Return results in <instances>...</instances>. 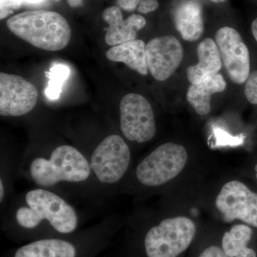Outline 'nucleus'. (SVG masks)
Instances as JSON below:
<instances>
[{
  "instance_id": "obj_25",
  "label": "nucleus",
  "mask_w": 257,
  "mask_h": 257,
  "mask_svg": "<svg viewBox=\"0 0 257 257\" xmlns=\"http://www.w3.org/2000/svg\"><path fill=\"white\" fill-rule=\"evenodd\" d=\"M251 32H252L253 37L257 42V18L253 20L252 24H251Z\"/></svg>"
},
{
  "instance_id": "obj_26",
  "label": "nucleus",
  "mask_w": 257,
  "mask_h": 257,
  "mask_svg": "<svg viewBox=\"0 0 257 257\" xmlns=\"http://www.w3.org/2000/svg\"><path fill=\"white\" fill-rule=\"evenodd\" d=\"M5 197V187L4 182H3V179H0V201L3 202Z\"/></svg>"
},
{
  "instance_id": "obj_24",
  "label": "nucleus",
  "mask_w": 257,
  "mask_h": 257,
  "mask_svg": "<svg viewBox=\"0 0 257 257\" xmlns=\"http://www.w3.org/2000/svg\"><path fill=\"white\" fill-rule=\"evenodd\" d=\"M67 3L71 8H77L82 4V0H67Z\"/></svg>"
},
{
  "instance_id": "obj_21",
  "label": "nucleus",
  "mask_w": 257,
  "mask_h": 257,
  "mask_svg": "<svg viewBox=\"0 0 257 257\" xmlns=\"http://www.w3.org/2000/svg\"><path fill=\"white\" fill-rule=\"evenodd\" d=\"M244 94L251 104L257 105V71L250 72L245 82Z\"/></svg>"
},
{
  "instance_id": "obj_1",
  "label": "nucleus",
  "mask_w": 257,
  "mask_h": 257,
  "mask_svg": "<svg viewBox=\"0 0 257 257\" xmlns=\"http://www.w3.org/2000/svg\"><path fill=\"white\" fill-rule=\"evenodd\" d=\"M19 226L27 229L37 227L47 221L61 234H70L77 229V211L65 199L49 189H32L26 193L25 204L15 211Z\"/></svg>"
},
{
  "instance_id": "obj_7",
  "label": "nucleus",
  "mask_w": 257,
  "mask_h": 257,
  "mask_svg": "<svg viewBox=\"0 0 257 257\" xmlns=\"http://www.w3.org/2000/svg\"><path fill=\"white\" fill-rule=\"evenodd\" d=\"M120 128L126 140L138 143L150 141L156 135L155 114L150 103L140 94L130 93L119 106Z\"/></svg>"
},
{
  "instance_id": "obj_10",
  "label": "nucleus",
  "mask_w": 257,
  "mask_h": 257,
  "mask_svg": "<svg viewBox=\"0 0 257 257\" xmlns=\"http://www.w3.org/2000/svg\"><path fill=\"white\" fill-rule=\"evenodd\" d=\"M215 39L229 78L238 84L246 82L250 74V55L239 32L224 27L216 32Z\"/></svg>"
},
{
  "instance_id": "obj_9",
  "label": "nucleus",
  "mask_w": 257,
  "mask_h": 257,
  "mask_svg": "<svg viewBox=\"0 0 257 257\" xmlns=\"http://www.w3.org/2000/svg\"><path fill=\"white\" fill-rule=\"evenodd\" d=\"M36 87L16 74L0 73V115L20 116L28 114L36 106Z\"/></svg>"
},
{
  "instance_id": "obj_20",
  "label": "nucleus",
  "mask_w": 257,
  "mask_h": 257,
  "mask_svg": "<svg viewBox=\"0 0 257 257\" xmlns=\"http://www.w3.org/2000/svg\"><path fill=\"white\" fill-rule=\"evenodd\" d=\"M120 9L126 12L138 10L142 14H148L159 8L157 0H116Z\"/></svg>"
},
{
  "instance_id": "obj_23",
  "label": "nucleus",
  "mask_w": 257,
  "mask_h": 257,
  "mask_svg": "<svg viewBox=\"0 0 257 257\" xmlns=\"http://www.w3.org/2000/svg\"><path fill=\"white\" fill-rule=\"evenodd\" d=\"M199 257H229L225 253L224 250L219 246H211L206 248L201 253Z\"/></svg>"
},
{
  "instance_id": "obj_19",
  "label": "nucleus",
  "mask_w": 257,
  "mask_h": 257,
  "mask_svg": "<svg viewBox=\"0 0 257 257\" xmlns=\"http://www.w3.org/2000/svg\"><path fill=\"white\" fill-rule=\"evenodd\" d=\"M70 70L64 64H56L50 69L47 74L48 84L45 89V94L51 100H55L62 92L64 82L68 78Z\"/></svg>"
},
{
  "instance_id": "obj_4",
  "label": "nucleus",
  "mask_w": 257,
  "mask_h": 257,
  "mask_svg": "<svg viewBox=\"0 0 257 257\" xmlns=\"http://www.w3.org/2000/svg\"><path fill=\"white\" fill-rule=\"evenodd\" d=\"M195 224L189 218L177 216L161 221L147 232V257H177L185 251L195 236Z\"/></svg>"
},
{
  "instance_id": "obj_12",
  "label": "nucleus",
  "mask_w": 257,
  "mask_h": 257,
  "mask_svg": "<svg viewBox=\"0 0 257 257\" xmlns=\"http://www.w3.org/2000/svg\"><path fill=\"white\" fill-rule=\"evenodd\" d=\"M102 18L109 25L106 29L105 42L111 47L136 40L138 32L147 23L145 18L140 15L133 14L124 20L121 10L116 6L104 10Z\"/></svg>"
},
{
  "instance_id": "obj_15",
  "label": "nucleus",
  "mask_w": 257,
  "mask_h": 257,
  "mask_svg": "<svg viewBox=\"0 0 257 257\" xmlns=\"http://www.w3.org/2000/svg\"><path fill=\"white\" fill-rule=\"evenodd\" d=\"M106 57L111 62H122L142 75L148 74L146 45L143 40H134L112 46L106 51Z\"/></svg>"
},
{
  "instance_id": "obj_5",
  "label": "nucleus",
  "mask_w": 257,
  "mask_h": 257,
  "mask_svg": "<svg viewBox=\"0 0 257 257\" xmlns=\"http://www.w3.org/2000/svg\"><path fill=\"white\" fill-rule=\"evenodd\" d=\"M188 155L182 145L167 143L160 145L138 166L136 177L147 187H158L175 179L181 173Z\"/></svg>"
},
{
  "instance_id": "obj_11",
  "label": "nucleus",
  "mask_w": 257,
  "mask_h": 257,
  "mask_svg": "<svg viewBox=\"0 0 257 257\" xmlns=\"http://www.w3.org/2000/svg\"><path fill=\"white\" fill-rule=\"evenodd\" d=\"M146 53L149 71L160 82L175 74L184 57L182 44L172 35L152 39L146 45Z\"/></svg>"
},
{
  "instance_id": "obj_14",
  "label": "nucleus",
  "mask_w": 257,
  "mask_h": 257,
  "mask_svg": "<svg viewBox=\"0 0 257 257\" xmlns=\"http://www.w3.org/2000/svg\"><path fill=\"white\" fill-rule=\"evenodd\" d=\"M176 28L186 41H197L204 31L202 8L198 0H184L174 12Z\"/></svg>"
},
{
  "instance_id": "obj_18",
  "label": "nucleus",
  "mask_w": 257,
  "mask_h": 257,
  "mask_svg": "<svg viewBox=\"0 0 257 257\" xmlns=\"http://www.w3.org/2000/svg\"><path fill=\"white\" fill-rule=\"evenodd\" d=\"M252 230L245 224L235 225L222 238V249L229 257H256V252L247 247Z\"/></svg>"
},
{
  "instance_id": "obj_16",
  "label": "nucleus",
  "mask_w": 257,
  "mask_h": 257,
  "mask_svg": "<svg viewBox=\"0 0 257 257\" xmlns=\"http://www.w3.org/2000/svg\"><path fill=\"white\" fill-rule=\"evenodd\" d=\"M226 82L221 74L198 84H192L187 91V99L198 114L207 115L211 111L213 94L224 92Z\"/></svg>"
},
{
  "instance_id": "obj_29",
  "label": "nucleus",
  "mask_w": 257,
  "mask_h": 257,
  "mask_svg": "<svg viewBox=\"0 0 257 257\" xmlns=\"http://www.w3.org/2000/svg\"><path fill=\"white\" fill-rule=\"evenodd\" d=\"M255 172H256V177L257 179V165L255 166Z\"/></svg>"
},
{
  "instance_id": "obj_17",
  "label": "nucleus",
  "mask_w": 257,
  "mask_h": 257,
  "mask_svg": "<svg viewBox=\"0 0 257 257\" xmlns=\"http://www.w3.org/2000/svg\"><path fill=\"white\" fill-rule=\"evenodd\" d=\"M77 249L72 243L60 239L37 240L21 246L14 257H76Z\"/></svg>"
},
{
  "instance_id": "obj_28",
  "label": "nucleus",
  "mask_w": 257,
  "mask_h": 257,
  "mask_svg": "<svg viewBox=\"0 0 257 257\" xmlns=\"http://www.w3.org/2000/svg\"><path fill=\"white\" fill-rule=\"evenodd\" d=\"M210 1L215 3H224V2L226 1V0H210Z\"/></svg>"
},
{
  "instance_id": "obj_6",
  "label": "nucleus",
  "mask_w": 257,
  "mask_h": 257,
  "mask_svg": "<svg viewBox=\"0 0 257 257\" xmlns=\"http://www.w3.org/2000/svg\"><path fill=\"white\" fill-rule=\"evenodd\" d=\"M131 161V152L121 137H106L93 151L89 162L92 172L99 182L117 183L123 178Z\"/></svg>"
},
{
  "instance_id": "obj_3",
  "label": "nucleus",
  "mask_w": 257,
  "mask_h": 257,
  "mask_svg": "<svg viewBox=\"0 0 257 257\" xmlns=\"http://www.w3.org/2000/svg\"><path fill=\"white\" fill-rule=\"evenodd\" d=\"M30 178L42 188H50L61 182L81 183L92 175L89 160L70 145H61L50 157H37L29 165Z\"/></svg>"
},
{
  "instance_id": "obj_27",
  "label": "nucleus",
  "mask_w": 257,
  "mask_h": 257,
  "mask_svg": "<svg viewBox=\"0 0 257 257\" xmlns=\"http://www.w3.org/2000/svg\"><path fill=\"white\" fill-rule=\"evenodd\" d=\"M23 3H28V4H37L41 3L43 0H23Z\"/></svg>"
},
{
  "instance_id": "obj_13",
  "label": "nucleus",
  "mask_w": 257,
  "mask_h": 257,
  "mask_svg": "<svg viewBox=\"0 0 257 257\" xmlns=\"http://www.w3.org/2000/svg\"><path fill=\"white\" fill-rule=\"evenodd\" d=\"M197 64L190 66L187 70V79L192 84H198L212 78L219 73L222 62L219 48L211 38H206L198 45Z\"/></svg>"
},
{
  "instance_id": "obj_22",
  "label": "nucleus",
  "mask_w": 257,
  "mask_h": 257,
  "mask_svg": "<svg viewBox=\"0 0 257 257\" xmlns=\"http://www.w3.org/2000/svg\"><path fill=\"white\" fill-rule=\"evenodd\" d=\"M23 4V0H0V19L7 18Z\"/></svg>"
},
{
  "instance_id": "obj_8",
  "label": "nucleus",
  "mask_w": 257,
  "mask_h": 257,
  "mask_svg": "<svg viewBox=\"0 0 257 257\" xmlns=\"http://www.w3.org/2000/svg\"><path fill=\"white\" fill-rule=\"evenodd\" d=\"M226 222L239 219L257 227V194L239 181H231L223 186L215 201Z\"/></svg>"
},
{
  "instance_id": "obj_2",
  "label": "nucleus",
  "mask_w": 257,
  "mask_h": 257,
  "mask_svg": "<svg viewBox=\"0 0 257 257\" xmlns=\"http://www.w3.org/2000/svg\"><path fill=\"white\" fill-rule=\"evenodd\" d=\"M7 26L32 46L46 51L63 50L70 41V26L62 15L47 10L26 11L11 17Z\"/></svg>"
}]
</instances>
